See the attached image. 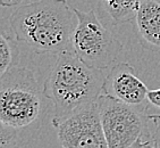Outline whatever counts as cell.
I'll return each instance as SVG.
<instances>
[{
  "label": "cell",
  "instance_id": "obj_5",
  "mask_svg": "<svg viewBox=\"0 0 160 148\" xmlns=\"http://www.w3.org/2000/svg\"><path fill=\"white\" fill-rule=\"evenodd\" d=\"M108 148H131L143 137L147 106H132L102 92L97 100Z\"/></svg>",
  "mask_w": 160,
  "mask_h": 148
},
{
  "label": "cell",
  "instance_id": "obj_11",
  "mask_svg": "<svg viewBox=\"0 0 160 148\" xmlns=\"http://www.w3.org/2000/svg\"><path fill=\"white\" fill-rule=\"evenodd\" d=\"M22 136L18 131L6 127L5 124L0 125V148H21Z\"/></svg>",
  "mask_w": 160,
  "mask_h": 148
},
{
  "label": "cell",
  "instance_id": "obj_14",
  "mask_svg": "<svg viewBox=\"0 0 160 148\" xmlns=\"http://www.w3.org/2000/svg\"><path fill=\"white\" fill-rule=\"evenodd\" d=\"M19 0H1V5L3 7H10L14 5H17Z\"/></svg>",
  "mask_w": 160,
  "mask_h": 148
},
{
  "label": "cell",
  "instance_id": "obj_4",
  "mask_svg": "<svg viewBox=\"0 0 160 148\" xmlns=\"http://www.w3.org/2000/svg\"><path fill=\"white\" fill-rule=\"evenodd\" d=\"M77 17L72 46L73 51L88 66L106 70L123 51V43L97 17L94 10L74 8Z\"/></svg>",
  "mask_w": 160,
  "mask_h": 148
},
{
  "label": "cell",
  "instance_id": "obj_9",
  "mask_svg": "<svg viewBox=\"0 0 160 148\" xmlns=\"http://www.w3.org/2000/svg\"><path fill=\"white\" fill-rule=\"evenodd\" d=\"M102 9L110 17L112 24L118 25L135 19L143 0H99Z\"/></svg>",
  "mask_w": 160,
  "mask_h": 148
},
{
  "label": "cell",
  "instance_id": "obj_3",
  "mask_svg": "<svg viewBox=\"0 0 160 148\" xmlns=\"http://www.w3.org/2000/svg\"><path fill=\"white\" fill-rule=\"evenodd\" d=\"M46 95L32 70L10 68L0 79L1 124L25 133L40 124L46 111Z\"/></svg>",
  "mask_w": 160,
  "mask_h": 148
},
{
  "label": "cell",
  "instance_id": "obj_7",
  "mask_svg": "<svg viewBox=\"0 0 160 148\" xmlns=\"http://www.w3.org/2000/svg\"><path fill=\"white\" fill-rule=\"evenodd\" d=\"M148 91V87L128 62L115 65L103 86V93L132 106H147Z\"/></svg>",
  "mask_w": 160,
  "mask_h": 148
},
{
  "label": "cell",
  "instance_id": "obj_1",
  "mask_svg": "<svg viewBox=\"0 0 160 148\" xmlns=\"http://www.w3.org/2000/svg\"><path fill=\"white\" fill-rule=\"evenodd\" d=\"M12 32L38 54L73 50L77 17L65 0H37L18 7L9 18Z\"/></svg>",
  "mask_w": 160,
  "mask_h": 148
},
{
  "label": "cell",
  "instance_id": "obj_13",
  "mask_svg": "<svg viewBox=\"0 0 160 148\" xmlns=\"http://www.w3.org/2000/svg\"><path fill=\"white\" fill-rule=\"evenodd\" d=\"M148 102L151 105L160 108V88L159 89H151L148 91Z\"/></svg>",
  "mask_w": 160,
  "mask_h": 148
},
{
  "label": "cell",
  "instance_id": "obj_8",
  "mask_svg": "<svg viewBox=\"0 0 160 148\" xmlns=\"http://www.w3.org/2000/svg\"><path fill=\"white\" fill-rule=\"evenodd\" d=\"M135 22L136 34L142 46L160 54V0H143Z\"/></svg>",
  "mask_w": 160,
  "mask_h": 148
},
{
  "label": "cell",
  "instance_id": "obj_10",
  "mask_svg": "<svg viewBox=\"0 0 160 148\" xmlns=\"http://www.w3.org/2000/svg\"><path fill=\"white\" fill-rule=\"evenodd\" d=\"M19 50L12 38L6 33L0 34V74L2 75L10 68L17 66Z\"/></svg>",
  "mask_w": 160,
  "mask_h": 148
},
{
  "label": "cell",
  "instance_id": "obj_2",
  "mask_svg": "<svg viewBox=\"0 0 160 148\" xmlns=\"http://www.w3.org/2000/svg\"><path fill=\"white\" fill-rule=\"evenodd\" d=\"M105 80L100 70L88 66L73 50L58 54L43 84V92L55 108L53 127L78 109L97 102L103 92Z\"/></svg>",
  "mask_w": 160,
  "mask_h": 148
},
{
  "label": "cell",
  "instance_id": "obj_6",
  "mask_svg": "<svg viewBox=\"0 0 160 148\" xmlns=\"http://www.w3.org/2000/svg\"><path fill=\"white\" fill-rule=\"evenodd\" d=\"M56 129L62 148H108L97 102L75 112Z\"/></svg>",
  "mask_w": 160,
  "mask_h": 148
},
{
  "label": "cell",
  "instance_id": "obj_12",
  "mask_svg": "<svg viewBox=\"0 0 160 148\" xmlns=\"http://www.w3.org/2000/svg\"><path fill=\"white\" fill-rule=\"evenodd\" d=\"M157 137V131H156V137L152 140H144L143 138H140L131 148H159V141Z\"/></svg>",
  "mask_w": 160,
  "mask_h": 148
}]
</instances>
